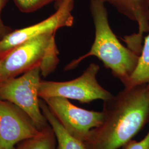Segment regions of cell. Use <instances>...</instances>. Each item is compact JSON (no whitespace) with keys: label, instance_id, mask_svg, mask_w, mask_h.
<instances>
[{"label":"cell","instance_id":"30bf717a","mask_svg":"<svg viewBox=\"0 0 149 149\" xmlns=\"http://www.w3.org/2000/svg\"><path fill=\"white\" fill-rule=\"evenodd\" d=\"M40 107L43 115L53 128L58 142L56 149H85L83 142L71 136L51 111L47 104L40 98Z\"/></svg>","mask_w":149,"mask_h":149},{"label":"cell","instance_id":"8fae6325","mask_svg":"<svg viewBox=\"0 0 149 149\" xmlns=\"http://www.w3.org/2000/svg\"><path fill=\"white\" fill-rule=\"evenodd\" d=\"M124 87L146 84L149 87V31L145 38L144 45L135 69L131 76L123 82Z\"/></svg>","mask_w":149,"mask_h":149},{"label":"cell","instance_id":"7a4b0ae2","mask_svg":"<svg viewBox=\"0 0 149 149\" xmlns=\"http://www.w3.org/2000/svg\"><path fill=\"white\" fill-rule=\"evenodd\" d=\"M91 12L95 27V38L90 51L71 61L65 70L74 69L80 62L91 56H96L106 68L122 82L128 79L135 69L140 55L125 47L118 40L111 28L104 3L91 0Z\"/></svg>","mask_w":149,"mask_h":149},{"label":"cell","instance_id":"ba28073f","mask_svg":"<svg viewBox=\"0 0 149 149\" xmlns=\"http://www.w3.org/2000/svg\"><path fill=\"white\" fill-rule=\"evenodd\" d=\"M74 0L66 1L56 9L53 15L36 24L14 30L0 41V59L17 45L38 36L51 32H56L65 27H71L74 23L71 12Z\"/></svg>","mask_w":149,"mask_h":149},{"label":"cell","instance_id":"5b68a950","mask_svg":"<svg viewBox=\"0 0 149 149\" xmlns=\"http://www.w3.org/2000/svg\"><path fill=\"white\" fill-rule=\"evenodd\" d=\"M100 66L91 63L79 77L64 82L41 80L39 96L40 98L60 97L77 100L82 103L101 100L103 101L113 96L110 92L100 85L96 76Z\"/></svg>","mask_w":149,"mask_h":149},{"label":"cell","instance_id":"8992f818","mask_svg":"<svg viewBox=\"0 0 149 149\" xmlns=\"http://www.w3.org/2000/svg\"><path fill=\"white\" fill-rule=\"evenodd\" d=\"M43 100L65 129L74 138L83 143L91 130L98 127L103 118L102 111L81 108L65 98L54 97Z\"/></svg>","mask_w":149,"mask_h":149},{"label":"cell","instance_id":"3957f363","mask_svg":"<svg viewBox=\"0 0 149 149\" xmlns=\"http://www.w3.org/2000/svg\"><path fill=\"white\" fill-rule=\"evenodd\" d=\"M51 32L33 38L12 49L0 59V81L17 77L36 67L46 77L56 69L59 50Z\"/></svg>","mask_w":149,"mask_h":149},{"label":"cell","instance_id":"6da1fadb","mask_svg":"<svg viewBox=\"0 0 149 149\" xmlns=\"http://www.w3.org/2000/svg\"><path fill=\"white\" fill-rule=\"evenodd\" d=\"M103 118L84 141L85 149H118L149 122V87H124L103 101Z\"/></svg>","mask_w":149,"mask_h":149},{"label":"cell","instance_id":"5bb4252c","mask_svg":"<svg viewBox=\"0 0 149 149\" xmlns=\"http://www.w3.org/2000/svg\"><path fill=\"white\" fill-rule=\"evenodd\" d=\"M121 148L122 149H149V130L148 133L141 140L137 141L132 139Z\"/></svg>","mask_w":149,"mask_h":149},{"label":"cell","instance_id":"9c48e42d","mask_svg":"<svg viewBox=\"0 0 149 149\" xmlns=\"http://www.w3.org/2000/svg\"><path fill=\"white\" fill-rule=\"evenodd\" d=\"M69 0H56V9L64 1ZM113 6L118 11L138 25V32L125 38L128 47L135 50L142 49V40L144 33L149 31V0H100Z\"/></svg>","mask_w":149,"mask_h":149},{"label":"cell","instance_id":"9a60e30c","mask_svg":"<svg viewBox=\"0 0 149 149\" xmlns=\"http://www.w3.org/2000/svg\"><path fill=\"white\" fill-rule=\"evenodd\" d=\"M8 1L9 0H0V41L14 31L11 27L5 25L1 18L2 11Z\"/></svg>","mask_w":149,"mask_h":149},{"label":"cell","instance_id":"277c9868","mask_svg":"<svg viewBox=\"0 0 149 149\" xmlns=\"http://www.w3.org/2000/svg\"><path fill=\"white\" fill-rule=\"evenodd\" d=\"M40 74L39 67H36L19 77L0 81V99L19 107L31 118L39 130L49 124L40 107Z\"/></svg>","mask_w":149,"mask_h":149},{"label":"cell","instance_id":"7c38bea8","mask_svg":"<svg viewBox=\"0 0 149 149\" xmlns=\"http://www.w3.org/2000/svg\"><path fill=\"white\" fill-rule=\"evenodd\" d=\"M56 141L53 129L49 124L37 136L22 141L15 149H56Z\"/></svg>","mask_w":149,"mask_h":149},{"label":"cell","instance_id":"4fadbf2b","mask_svg":"<svg viewBox=\"0 0 149 149\" xmlns=\"http://www.w3.org/2000/svg\"><path fill=\"white\" fill-rule=\"evenodd\" d=\"M19 10L24 13H31L41 8L56 0H13Z\"/></svg>","mask_w":149,"mask_h":149},{"label":"cell","instance_id":"52a82bcc","mask_svg":"<svg viewBox=\"0 0 149 149\" xmlns=\"http://www.w3.org/2000/svg\"><path fill=\"white\" fill-rule=\"evenodd\" d=\"M40 132L19 107L0 99V149H15L17 144Z\"/></svg>","mask_w":149,"mask_h":149}]
</instances>
